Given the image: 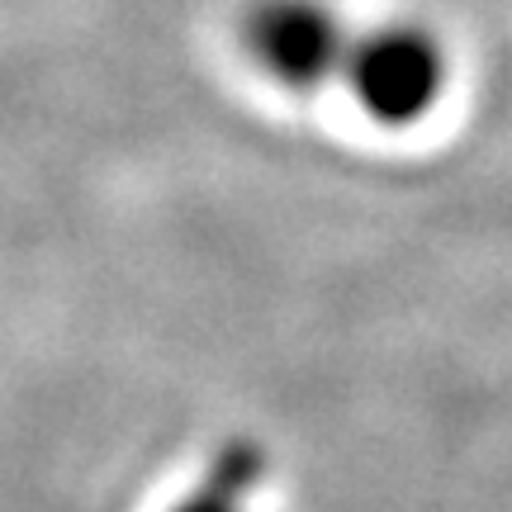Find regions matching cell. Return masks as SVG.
Returning a JSON list of instances; mask_svg holds the SVG:
<instances>
[{
    "label": "cell",
    "mask_w": 512,
    "mask_h": 512,
    "mask_svg": "<svg viewBox=\"0 0 512 512\" xmlns=\"http://www.w3.org/2000/svg\"><path fill=\"white\" fill-rule=\"evenodd\" d=\"M370 119L389 128L418 124L446 86V53L418 24H384L351 38L342 76Z\"/></svg>",
    "instance_id": "1"
},
{
    "label": "cell",
    "mask_w": 512,
    "mask_h": 512,
    "mask_svg": "<svg viewBox=\"0 0 512 512\" xmlns=\"http://www.w3.org/2000/svg\"><path fill=\"white\" fill-rule=\"evenodd\" d=\"M242 43L256 67L290 91H318L342 76L351 34L323 0H256Z\"/></svg>",
    "instance_id": "2"
},
{
    "label": "cell",
    "mask_w": 512,
    "mask_h": 512,
    "mask_svg": "<svg viewBox=\"0 0 512 512\" xmlns=\"http://www.w3.org/2000/svg\"><path fill=\"white\" fill-rule=\"evenodd\" d=\"M261 475H266V451L256 441L247 437L223 441L214 460H209L204 479L171 512H242L247 494L261 484Z\"/></svg>",
    "instance_id": "3"
}]
</instances>
